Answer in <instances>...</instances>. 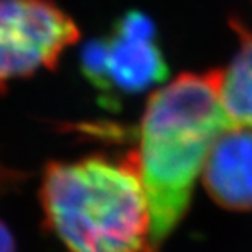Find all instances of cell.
I'll use <instances>...</instances> for the list:
<instances>
[{
	"instance_id": "cell-1",
	"label": "cell",
	"mask_w": 252,
	"mask_h": 252,
	"mask_svg": "<svg viewBox=\"0 0 252 252\" xmlns=\"http://www.w3.org/2000/svg\"><path fill=\"white\" fill-rule=\"evenodd\" d=\"M229 126L221 69L180 74L148 98L133 151L149 206L148 252L184 220L210 148Z\"/></svg>"
},
{
	"instance_id": "cell-2",
	"label": "cell",
	"mask_w": 252,
	"mask_h": 252,
	"mask_svg": "<svg viewBox=\"0 0 252 252\" xmlns=\"http://www.w3.org/2000/svg\"><path fill=\"white\" fill-rule=\"evenodd\" d=\"M41 205L49 228L69 252H148L149 206L136 156H89L51 162Z\"/></svg>"
},
{
	"instance_id": "cell-3",
	"label": "cell",
	"mask_w": 252,
	"mask_h": 252,
	"mask_svg": "<svg viewBox=\"0 0 252 252\" xmlns=\"http://www.w3.org/2000/svg\"><path fill=\"white\" fill-rule=\"evenodd\" d=\"M80 67L89 82L107 97L144 92L169 75L156 25L141 12L123 15L110 34L85 44Z\"/></svg>"
},
{
	"instance_id": "cell-4",
	"label": "cell",
	"mask_w": 252,
	"mask_h": 252,
	"mask_svg": "<svg viewBox=\"0 0 252 252\" xmlns=\"http://www.w3.org/2000/svg\"><path fill=\"white\" fill-rule=\"evenodd\" d=\"M79 36L75 22L54 0H0V89L53 69Z\"/></svg>"
},
{
	"instance_id": "cell-5",
	"label": "cell",
	"mask_w": 252,
	"mask_h": 252,
	"mask_svg": "<svg viewBox=\"0 0 252 252\" xmlns=\"http://www.w3.org/2000/svg\"><path fill=\"white\" fill-rule=\"evenodd\" d=\"M201 180L210 198L229 211L252 210V128L229 126L206 156Z\"/></svg>"
},
{
	"instance_id": "cell-6",
	"label": "cell",
	"mask_w": 252,
	"mask_h": 252,
	"mask_svg": "<svg viewBox=\"0 0 252 252\" xmlns=\"http://www.w3.org/2000/svg\"><path fill=\"white\" fill-rule=\"evenodd\" d=\"M238 51L221 69V102L231 126L252 128V32L239 18H231Z\"/></svg>"
},
{
	"instance_id": "cell-7",
	"label": "cell",
	"mask_w": 252,
	"mask_h": 252,
	"mask_svg": "<svg viewBox=\"0 0 252 252\" xmlns=\"http://www.w3.org/2000/svg\"><path fill=\"white\" fill-rule=\"evenodd\" d=\"M0 252H18L12 231L0 220Z\"/></svg>"
}]
</instances>
